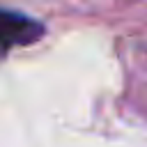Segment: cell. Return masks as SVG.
Wrapping results in <instances>:
<instances>
[{
  "label": "cell",
  "instance_id": "1",
  "mask_svg": "<svg viewBox=\"0 0 147 147\" xmlns=\"http://www.w3.org/2000/svg\"><path fill=\"white\" fill-rule=\"evenodd\" d=\"M41 34H44V25L37 23L34 18L18 11L0 9V51L14 46H28L37 41Z\"/></svg>",
  "mask_w": 147,
  "mask_h": 147
}]
</instances>
